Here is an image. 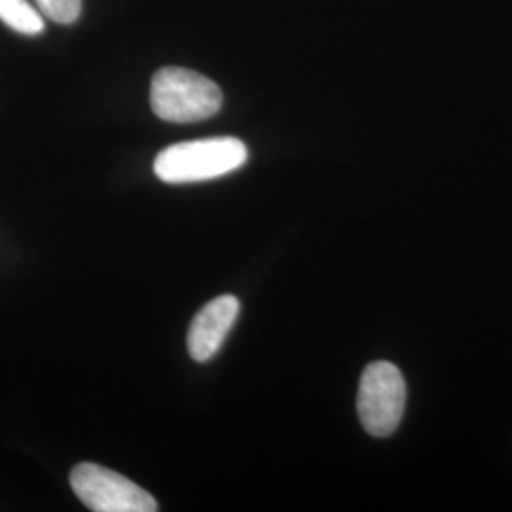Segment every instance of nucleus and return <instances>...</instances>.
Wrapping results in <instances>:
<instances>
[{"label":"nucleus","instance_id":"2","mask_svg":"<svg viewBox=\"0 0 512 512\" xmlns=\"http://www.w3.org/2000/svg\"><path fill=\"white\" fill-rule=\"evenodd\" d=\"M150 105L165 122L192 124L219 112L222 92L203 74L183 67H165L152 76Z\"/></svg>","mask_w":512,"mask_h":512},{"label":"nucleus","instance_id":"7","mask_svg":"<svg viewBox=\"0 0 512 512\" xmlns=\"http://www.w3.org/2000/svg\"><path fill=\"white\" fill-rule=\"evenodd\" d=\"M37 8L55 23L71 25L80 18L82 0H35Z\"/></svg>","mask_w":512,"mask_h":512},{"label":"nucleus","instance_id":"3","mask_svg":"<svg viewBox=\"0 0 512 512\" xmlns=\"http://www.w3.org/2000/svg\"><path fill=\"white\" fill-rule=\"evenodd\" d=\"M406 406V382L397 366L387 361L368 365L359 382L357 412L366 433L389 437L397 431Z\"/></svg>","mask_w":512,"mask_h":512},{"label":"nucleus","instance_id":"6","mask_svg":"<svg viewBox=\"0 0 512 512\" xmlns=\"http://www.w3.org/2000/svg\"><path fill=\"white\" fill-rule=\"evenodd\" d=\"M42 12L27 0H0V21L21 35L35 37L44 31Z\"/></svg>","mask_w":512,"mask_h":512},{"label":"nucleus","instance_id":"4","mask_svg":"<svg viewBox=\"0 0 512 512\" xmlns=\"http://www.w3.org/2000/svg\"><path fill=\"white\" fill-rule=\"evenodd\" d=\"M78 499L95 512H156L158 503L147 490L112 469L80 463L71 473Z\"/></svg>","mask_w":512,"mask_h":512},{"label":"nucleus","instance_id":"1","mask_svg":"<svg viewBox=\"0 0 512 512\" xmlns=\"http://www.w3.org/2000/svg\"><path fill=\"white\" fill-rule=\"evenodd\" d=\"M247 158V147L236 137L186 141L162 150L154 160V173L167 184L203 183L238 171Z\"/></svg>","mask_w":512,"mask_h":512},{"label":"nucleus","instance_id":"5","mask_svg":"<svg viewBox=\"0 0 512 512\" xmlns=\"http://www.w3.org/2000/svg\"><path fill=\"white\" fill-rule=\"evenodd\" d=\"M239 300L232 294H222L196 313L188 329V353L194 361L207 363L222 348L228 332L239 315Z\"/></svg>","mask_w":512,"mask_h":512}]
</instances>
